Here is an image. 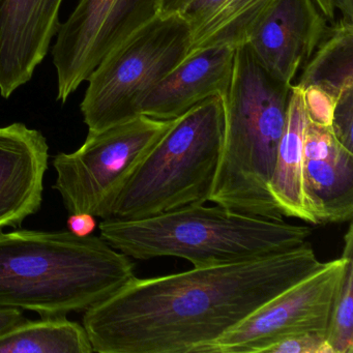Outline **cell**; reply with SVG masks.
I'll return each instance as SVG.
<instances>
[{"label": "cell", "instance_id": "9c48e42d", "mask_svg": "<svg viewBox=\"0 0 353 353\" xmlns=\"http://www.w3.org/2000/svg\"><path fill=\"white\" fill-rule=\"evenodd\" d=\"M344 258L285 289L204 349L203 353H262L270 345L307 332H326Z\"/></svg>", "mask_w": 353, "mask_h": 353}, {"label": "cell", "instance_id": "d4e9b609", "mask_svg": "<svg viewBox=\"0 0 353 353\" xmlns=\"http://www.w3.org/2000/svg\"><path fill=\"white\" fill-rule=\"evenodd\" d=\"M191 0H160V15L170 16L181 13Z\"/></svg>", "mask_w": 353, "mask_h": 353}, {"label": "cell", "instance_id": "3957f363", "mask_svg": "<svg viewBox=\"0 0 353 353\" xmlns=\"http://www.w3.org/2000/svg\"><path fill=\"white\" fill-rule=\"evenodd\" d=\"M290 88L270 75L245 45L237 47L230 85L222 97L224 135L210 202L283 220L270 181L286 125Z\"/></svg>", "mask_w": 353, "mask_h": 353}, {"label": "cell", "instance_id": "30bf717a", "mask_svg": "<svg viewBox=\"0 0 353 353\" xmlns=\"http://www.w3.org/2000/svg\"><path fill=\"white\" fill-rule=\"evenodd\" d=\"M327 30L313 0H272L245 45L270 75L293 85Z\"/></svg>", "mask_w": 353, "mask_h": 353}, {"label": "cell", "instance_id": "d6986e66", "mask_svg": "<svg viewBox=\"0 0 353 353\" xmlns=\"http://www.w3.org/2000/svg\"><path fill=\"white\" fill-rule=\"evenodd\" d=\"M344 270L336 288L325 336L332 353H353V225L344 235Z\"/></svg>", "mask_w": 353, "mask_h": 353}, {"label": "cell", "instance_id": "9a60e30c", "mask_svg": "<svg viewBox=\"0 0 353 353\" xmlns=\"http://www.w3.org/2000/svg\"><path fill=\"white\" fill-rule=\"evenodd\" d=\"M272 3V0H191L179 13L191 34L188 54L210 47L237 48L245 45Z\"/></svg>", "mask_w": 353, "mask_h": 353}, {"label": "cell", "instance_id": "8fae6325", "mask_svg": "<svg viewBox=\"0 0 353 353\" xmlns=\"http://www.w3.org/2000/svg\"><path fill=\"white\" fill-rule=\"evenodd\" d=\"M63 0H0V94L32 79L59 28Z\"/></svg>", "mask_w": 353, "mask_h": 353}, {"label": "cell", "instance_id": "e0dca14e", "mask_svg": "<svg viewBox=\"0 0 353 353\" xmlns=\"http://www.w3.org/2000/svg\"><path fill=\"white\" fill-rule=\"evenodd\" d=\"M83 324L67 316L24 319L0 334V353H92Z\"/></svg>", "mask_w": 353, "mask_h": 353}, {"label": "cell", "instance_id": "5b68a950", "mask_svg": "<svg viewBox=\"0 0 353 353\" xmlns=\"http://www.w3.org/2000/svg\"><path fill=\"white\" fill-rule=\"evenodd\" d=\"M223 135L222 97L173 119L117 194L110 218L136 220L210 201Z\"/></svg>", "mask_w": 353, "mask_h": 353}, {"label": "cell", "instance_id": "4316f807", "mask_svg": "<svg viewBox=\"0 0 353 353\" xmlns=\"http://www.w3.org/2000/svg\"><path fill=\"white\" fill-rule=\"evenodd\" d=\"M336 10L344 21L353 23V0H336Z\"/></svg>", "mask_w": 353, "mask_h": 353}, {"label": "cell", "instance_id": "484cf974", "mask_svg": "<svg viewBox=\"0 0 353 353\" xmlns=\"http://www.w3.org/2000/svg\"><path fill=\"white\" fill-rule=\"evenodd\" d=\"M327 21H334L336 16V0H313Z\"/></svg>", "mask_w": 353, "mask_h": 353}, {"label": "cell", "instance_id": "ba28073f", "mask_svg": "<svg viewBox=\"0 0 353 353\" xmlns=\"http://www.w3.org/2000/svg\"><path fill=\"white\" fill-rule=\"evenodd\" d=\"M160 15V0H80L52 49L57 100L65 103L101 63Z\"/></svg>", "mask_w": 353, "mask_h": 353}, {"label": "cell", "instance_id": "6da1fadb", "mask_svg": "<svg viewBox=\"0 0 353 353\" xmlns=\"http://www.w3.org/2000/svg\"><path fill=\"white\" fill-rule=\"evenodd\" d=\"M322 265L309 241L249 261L134 276L84 312L98 353H203L258 307Z\"/></svg>", "mask_w": 353, "mask_h": 353}, {"label": "cell", "instance_id": "cb8c5ba5", "mask_svg": "<svg viewBox=\"0 0 353 353\" xmlns=\"http://www.w3.org/2000/svg\"><path fill=\"white\" fill-rule=\"evenodd\" d=\"M26 319L17 307H0V334Z\"/></svg>", "mask_w": 353, "mask_h": 353}, {"label": "cell", "instance_id": "4fadbf2b", "mask_svg": "<svg viewBox=\"0 0 353 353\" xmlns=\"http://www.w3.org/2000/svg\"><path fill=\"white\" fill-rule=\"evenodd\" d=\"M49 146L21 123L0 128V231L18 228L43 203Z\"/></svg>", "mask_w": 353, "mask_h": 353}, {"label": "cell", "instance_id": "7402d4cb", "mask_svg": "<svg viewBox=\"0 0 353 353\" xmlns=\"http://www.w3.org/2000/svg\"><path fill=\"white\" fill-rule=\"evenodd\" d=\"M303 92L307 119L316 125L330 127L336 98L316 86H310Z\"/></svg>", "mask_w": 353, "mask_h": 353}, {"label": "cell", "instance_id": "5bb4252c", "mask_svg": "<svg viewBox=\"0 0 353 353\" xmlns=\"http://www.w3.org/2000/svg\"><path fill=\"white\" fill-rule=\"evenodd\" d=\"M236 48L216 46L188 54L148 94L141 115L172 121L196 105L224 97L232 78Z\"/></svg>", "mask_w": 353, "mask_h": 353}, {"label": "cell", "instance_id": "52a82bcc", "mask_svg": "<svg viewBox=\"0 0 353 353\" xmlns=\"http://www.w3.org/2000/svg\"><path fill=\"white\" fill-rule=\"evenodd\" d=\"M172 121L140 115L88 133L79 150L57 154L53 161L57 171L53 188L70 214L110 218L117 194Z\"/></svg>", "mask_w": 353, "mask_h": 353}, {"label": "cell", "instance_id": "2e32d148", "mask_svg": "<svg viewBox=\"0 0 353 353\" xmlns=\"http://www.w3.org/2000/svg\"><path fill=\"white\" fill-rule=\"evenodd\" d=\"M307 117L303 92L291 85L286 125L276 150L270 181V194L284 218L315 225L303 194V141Z\"/></svg>", "mask_w": 353, "mask_h": 353}, {"label": "cell", "instance_id": "8992f818", "mask_svg": "<svg viewBox=\"0 0 353 353\" xmlns=\"http://www.w3.org/2000/svg\"><path fill=\"white\" fill-rule=\"evenodd\" d=\"M190 41L179 14L159 15L109 54L88 78L80 105L88 133L140 117L148 94L187 57Z\"/></svg>", "mask_w": 353, "mask_h": 353}, {"label": "cell", "instance_id": "277c9868", "mask_svg": "<svg viewBox=\"0 0 353 353\" xmlns=\"http://www.w3.org/2000/svg\"><path fill=\"white\" fill-rule=\"evenodd\" d=\"M101 237L137 260L176 257L194 268L222 265L276 255L301 247L311 228L194 204L136 220L104 219Z\"/></svg>", "mask_w": 353, "mask_h": 353}, {"label": "cell", "instance_id": "603a6c76", "mask_svg": "<svg viewBox=\"0 0 353 353\" xmlns=\"http://www.w3.org/2000/svg\"><path fill=\"white\" fill-rule=\"evenodd\" d=\"M96 227L94 216L88 214H71L68 221V230L77 235H90Z\"/></svg>", "mask_w": 353, "mask_h": 353}, {"label": "cell", "instance_id": "ac0fdd59", "mask_svg": "<svg viewBox=\"0 0 353 353\" xmlns=\"http://www.w3.org/2000/svg\"><path fill=\"white\" fill-rule=\"evenodd\" d=\"M295 85L301 90L316 86L334 98L353 85V23L341 19L325 36L303 65Z\"/></svg>", "mask_w": 353, "mask_h": 353}, {"label": "cell", "instance_id": "ffe728a7", "mask_svg": "<svg viewBox=\"0 0 353 353\" xmlns=\"http://www.w3.org/2000/svg\"><path fill=\"white\" fill-rule=\"evenodd\" d=\"M330 129L339 143L353 152V85L336 97Z\"/></svg>", "mask_w": 353, "mask_h": 353}, {"label": "cell", "instance_id": "44dd1931", "mask_svg": "<svg viewBox=\"0 0 353 353\" xmlns=\"http://www.w3.org/2000/svg\"><path fill=\"white\" fill-rule=\"evenodd\" d=\"M268 353H332L325 332H307L294 334L270 345Z\"/></svg>", "mask_w": 353, "mask_h": 353}, {"label": "cell", "instance_id": "7c38bea8", "mask_svg": "<svg viewBox=\"0 0 353 353\" xmlns=\"http://www.w3.org/2000/svg\"><path fill=\"white\" fill-rule=\"evenodd\" d=\"M303 194L315 225L353 219V152L343 148L330 127L307 119L303 141Z\"/></svg>", "mask_w": 353, "mask_h": 353}, {"label": "cell", "instance_id": "7a4b0ae2", "mask_svg": "<svg viewBox=\"0 0 353 353\" xmlns=\"http://www.w3.org/2000/svg\"><path fill=\"white\" fill-rule=\"evenodd\" d=\"M134 276L130 257L102 237L69 230L0 231V307L43 317L85 312Z\"/></svg>", "mask_w": 353, "mask_h": 353}]
</instances>
